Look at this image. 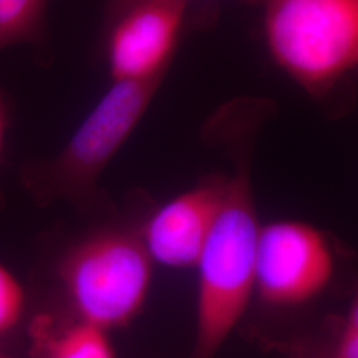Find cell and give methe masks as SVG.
I'll return each instance as SVG.
<instances>
[{"instance_id":"6da1fadb","label":"cell","mask_w":358,"mask_h":358,"mask_svg":"<svg viewBox=\"0 0 358 358\" xmlns=\"http://www.w3.org/2000/svg\"><path fill=\"white\" fill-rule=\"evenodd\" d=\"M259 230L248 169L239 165L226 178L223 203L195 266V337L187 358L217 357L242 320L255 294Z\"/></svg>"},{"instance_id":"7a4b0ae2","label":"cell","mask_w":358,"mask_h":358,"mask_svg":"<svg viewBox=\"0 0 358 358\" xmlns=\"http://www.w3.org/2000/svg\"><path fill=\"white\" fill-rule=\"evenodd\" d=\"M264 35L273 62L316 100L356 76L358 0H267Z\"/></svg>"},{"instance_id":"3957f363","label":"cell","mask_w":358,"mask_h":358,"mask_svg":"<svg viewBox=\"0 0 358 358\" xmlns=\"http://www.w3.org/2000/svg\"><path fill=\"white\" fill-rule=\"evenodd\" d=\"M164 78L113 81L60 153L24 167L23 183L34 198L50 203L90 196L105 167L137 128Z\"/></svg>"},{"instance_id":"277c9868","label":"cell","mask_w":358,"mask_h":358,"mask_svg":"<svg viewBox=\"0 0 358 358\" xmlns=\"http://www.w3.org/2000/svg\"><path fill=\"white\" fill-rule=\"evenodd\" d=\"M154 263L138 236L103 231L72 248L59 276L73 317L110 331L128 325L148 299Z\"/></svg>"},{"instance_id":"5b68a950","label":"cell","mask_w":358,"mask_h":358,"mask_svg":"<svg viewBox=\"0 0 358 358\" xmlns=\"http://www.w3.org/2000/svg\"><path fill=\"white\" fill-rule=\"evenodd\" d=\"M334 256L327 236L300 220L260 226L255 254V294L273 307L313 300L331 284Z\"/></svg>"},{"instance_id":"8992f818","label":"cell","mask_w":358,"mask_h":358,"mask_svg":"<svg viewBox=\"0 0 358 358\" xmlns=\"http://www.w3.org/2000/svg\"><path fill=\"white\" fill-rule=\"evenodd\" d=\"M186 8L187 4L180 1H143L101 31L112 81H148L166 76Z\"/></svg>"},{"instance_id":"52a82bcc","label":"cell","mask_w":358,"mask_h":358,"mask_svg":"<svg viewBox=\"0 0 358 358\" xmlns=\"http://www.w3.org/2000/svg\"><path fill=\"white\" fill-rule=\"evenodd\" d=\"M226 178L201 183L157 208L138 236L154 264L195 268L215 224Z\"/></svg>"},{"instance_id":"ba28073f","label":"cell","mask_w":358,"mask_h":358,"mask_svg":"<svg viewBox=\"0 0 358 358\" xmlns=\"http://www.w3.org/2000/svg\"><path fill=\"white\" fill-rule=\"evenodd\" d=\"M32 358H115L108 331L90 322L40 313L29 325Z\"/></svg>"},{"instance_id":"9c48e42d","label":"cell","mask_w":358,"mask_h":358,"mask_svg":"<svg viewBox=\"0 0 358 358\" xmlns=\"http://www.w3.org/2000/svg\"><path fill=\"white\" fill-rule=\"evenodd\" d=\"M48 3L50 0H0V52L26 44L34 48L38 65L47 68L52 64Z\"/></svg>"},{"instance_id":"30bf717a","label":"cell","mask_w":358,"mask_h":358,"mask_svg":"<svg viewBox=\"0 0 358 358\" xmlns=\"http://www.w3.org/2000/svg\"><path fill=\"white\" fill-rule=\"evenodd\" d=\"M26 292L22 282L0 263V338L13 332L23 319Z\"/></svg>"},{"instance_id":"8fae6325","label":"cell","mask_w":358,"mask_h":358,"mask_svg":"<svg viewBox=\"0 0 358 358\" xmlns=\"http://www.w3.org/2000/svg\"><path fill=\"white\" fill-rule=\"evenodd\" d=\"M333 358H358V307L356 301L349 308Z\"/></svg>"},{"instance_id":"7c38bea8","label":"cell","mask_w":358,"mask_h":358,"mask_svg":"<svg viewBox=\"0 0 358 358\" xmlns=\"http://www.w3.org/2000/svg\"><path fill=\"white\" fill-rule=\"evenodd\" d=\"M143 1H152V0H105L103 6V31L110 26L118 16H121L129 8H131L136 4H140ZM169 1H180L189 4L192 0H169ZM245 3H266L267 0H243Z\"/></svg>"},{"instance_id":"4fadbf2b","label":"cell","mask_w":358,"mask_h":358,"mask_svg":"<svg viewBox=\"0 0 358 358\" xmlns=\"http://www.w3.org/2000/svg\"><path fill=\"white\" fill-rule=\"evenodd\" d=\"M7 127H8V105H7L6 94L0 88V159L3 154V145H4Z\"/></svg>"},{"instance_id":"5bb4252c","label":"cell","mask_w":358,"mask_h":358,"mask_svg":"<svg viewBox=\"0 0 358 358\" xmlns=\"http://www.w3.org/2000/svg\"><path fill=\"white\" fill-rule=\"evenodd\" d=\"M0 358H13V357H10V356H7V355H4V353H3V352H0Z\"/></svg>"}]
</instances>
